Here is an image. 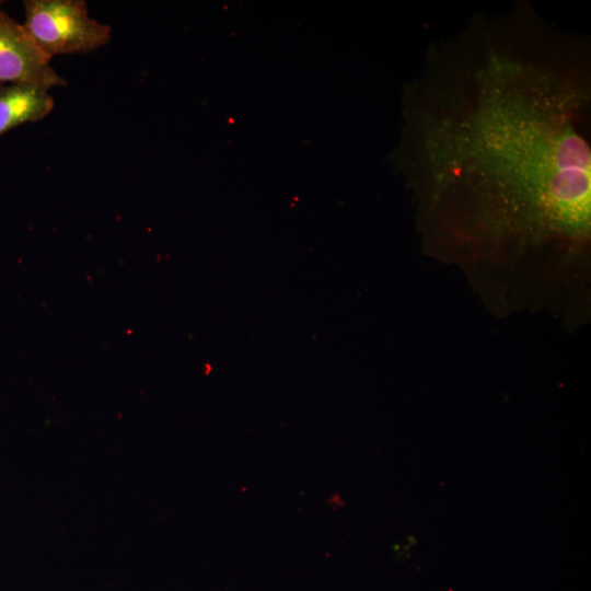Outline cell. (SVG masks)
<instances>
[{
    "label": "cell",
    "instance_id": "obj_1",
    "mask_svg": "<svg viewBox=\"0 0 591 591\" xmlns=\"http://www.w3.org/2000/svg\"><path fill=\"white\" fill-rule=\"evenodd\" d=\"M584 39L525 4L429 49L406 92L403 170L430 199L464 198L497 229L586 241L591 81Z\"/></svg>",
    "mask_w": 591,
    "mask_h": 591
},
{
    "label": "cell",
    "instance_id": "obj_2",
    "mask_svg": "<svg viewBox=\"0 0 591 591\" xmlns=\"http://www.w3.org/2000/svg\"><path fill=\"white\" fill-rule=\"evenodd\" d=\"M24 11L23 26L49 59L91 53L111 40V26L91 18L83 0H26Z\"/></svg>",
    "mask_w": 591,
    "mask_h": 591
},
{
    "label": "cell",
    "instance_id": "obj_3",
    "mask_svg": "<svg viewBox=\"0 0 591 591\" xmlns=\"http://www.w3.org/2000/svg\"><path fill=\"white\" fill-rule=\"evenodd\" d=\"M23 24L2 10L0 1V86L32 84L48 90L66 85Z\"/></svg>",
    "mask_w": 591,
    "mask_h": 591
},
{
    "label": "cell",
    "instance_id": "obj_4",
    "mask_svg": "<svg viewBox=\"0 0 591 591\" xmlns=\"http://www.w3.org/2000/svg\"><path fill=\"white\" fill-rule=\"evenodd\" d=\"M54 105V97L44 86H0V136L20 125L43 119L53 111Z\"/></svg>",
    "mask_w": 591,
    "mask_h": 591
}]
</instances>
